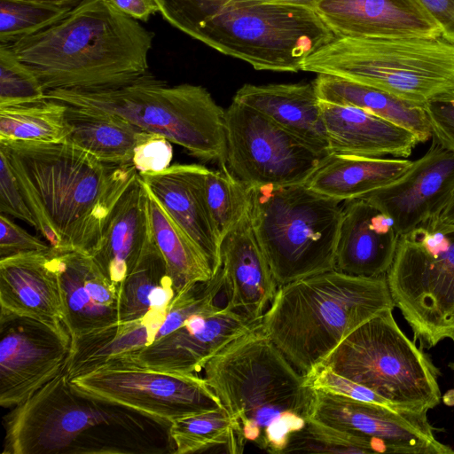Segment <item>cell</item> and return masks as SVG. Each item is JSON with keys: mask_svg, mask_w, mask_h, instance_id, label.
Wrapping results in <instances>:
<instances>
[{"mask_svg": "<svg viewBox=\"0 0 454 454\" xmlns=\"http://www.w3.org/2000/svg\"><path fill=\"white\" fill-rule=\"evenodd\" d=\"M37 231L57 249L89 252L122 194L139 176L70 143L0 141Z\"/></svg>", "mask_w": 454, "mask_h": 454, "instance_id": "obj_1", "label": "cell"}, {"mask_svg": "<svg viewBox=\"0 0 454 454\" xmlns=\"http://www.w3.org/2000/svg\"><path fill=\"white\" fill-rule=\"evenodd\" d=\"M154 34L109 0H83L48 27L8 44L48 90H97L148 73Z\"/></svg>", "mask_w": 454, "mask_h": 454, "instance_id": "obj_2", "label": "cell"}, {"mask_svg": "<svg viewBox=\"0 0 454 454\" xmlns=\"http://www.w3.org/2000/svg\"><path fill=\"white\" fill-rule=\"evenodd\" d=\"M3 454L174 453L169 426L74 391L62 370L4 419Z\"/></svg>", "mask_w": 454, "mask_h": 454, "instance_id": "obj_3", "label": "cell"}, {"mask_svg": "<svg viewBox=\"0 0 454 454\" xmlns=\"http://www.w3.org/2000/svg\"><path fill=\"white\" fill-rule=\"evenodd\" d=\"M174 27L256 70L298 72L336 36L313 9L260 0H156Z\"/></svg>", "mask_w": 454, "mask_h": 454, "instance_id": "obj_4", "label": "cell"}, {"mask_svg": "<svg viewBox=\"0 0 454 454\" xmlns=\"http://www.w3.org/2000/svg\"><path fill=\"white\" fill-rule=\"evenodd\" d=\"M204 371L246 442L283 454L290 436L305 426L314 390L260 325L219 351Z\"/></svg>", "mask_w": 454, "mask_h": 454, "instance_id": "obj_5", "label": "cell"}, {"mask_svg": "<svg viewBox=\"0 0 454 454\" xmlns=\"http://www.w3.org/2000/svg\"><path fill=\"white\" fill-rule=\"evenodd\" d=\"M394 307L386 276L332 270L279 286L260 328L306 375L357 327Z\"/></svg>", "mask_w": 454, "mask_h": 454, "instance_id": "obj_6", "label": "cell"}, {"mask_svg": "<svg viewBox=\"0 0 454 454\" xmlns=\"http://www.w3.org/2000/svg\"><path fill=\"white\" fill-rule=\"evenodd\" d=\"M67 106L114 114L141 130L163 136L204 161L226 163L225 110L200 85H168L149 72L97 90L46 91Z\"/></svg>", "mask_w": 454, "mask_h": 454, "instance_id": "obj_7", "label": "cell"}, {"mask_svg": "<svg viewBox=\"0 0 454 454\" xmlns=\"http://www.w3.org/2000/svg\"><path fill=\"white\" fill-rule=\"evenodd\" d=\"M343 201L304 184L248 187V215L278 286L334 270Z\"/></svg>", "mask_w": 454, "mask_h": 454, "instance_id": "obj_8", "label": "cell"}, {"mask_svg": "<svg viewBox=\"0 0 454 454\" xmlns=\"http://www.w3.org/2000/svg\"><path fill=\"white\" fill-rule=\"evenodd\" d=\"M301 71L346 78L424 106L454 93V43L438 38H336Z\"/></svg>", "mask_w": 454, "mask_h": 454, "instance_id": "obj_9", "label": "cell"}, {"mask_svg": "<svg viewBox=\"0 0 454 454\" xmlns=\"http://www.w3.org/2000/svg\"><path fill=\"white\" fill-rule=\"evenodd\" d=\"M393 309L348 335L320 364L401 411L427 412L441 400L438 370L398 326Z\"/></svg>", "mask_w": 454, "mask_h": 454, "instance_id": "obj_10", "label": "cell"}, {"mask_svg": "<svg viewBox=\"0 0 454 454\" xmlns=\"http://www.w3.org/2000/svg\"><path fill=\"white\" fill-rule=\"evenodd\" d=\"M386 278L395 307L422 346L454 341V224L434 218L401 235Z\"/></svg>", "mask_w": 454, "mask_h": 454, "instance_id": "obj_11", "label": "cell"}, {"mask_svg": "<svg viewBox=\"0 0 454 454\" xmlns=\"http://www.w3.org/2000/svg\"><path fill=\"white\" fill-rule=\"evenodd\" d=\"M74 391L120 405L170 426L176 419L223 407L205 378L114 358L70 380Z\"/></svg>", "mask_w": 454, "mask_h": 454, "instance_id": "obj_12", "label": "cell"}, {"mask_svg": "<svg viewBox=\"0 0 454 454\" xmlns=\"http://www.w3.org/2000/svg\"><path fill=\"white\" fill-rule=\"evenodd\" d=\"M225 126L227 167L248 187L304 184L327 157L235 99L225 110Z\"/></svg>", "mask_w": 454, "mask_h": 454, "instance_id": "obj_13", "label": "cell"}, {"mask_svg": "<svg viewBox=\"0 0 454 454\" xmlns=\"http://www.w3.org/2000/svg\"><path fill=\"white\" fill-rule=\"evenodd\" d=\"M309 418L350 434L376 441L387 453H454L435 437L427 412L401 411L314 390Z\"/></svg>", "mask_w": 454, "mask_h": 454, "instance_id": "obj_14", "label": "cell"}, {"mask_svg": "<svg viewBox=\"0 0 454 454\" xmlns=\"http://www.w3.org/2000/svg\"><path fill=\"white\" fill-rule=\"evenodd\" d=\"M70 341L37 320L0 313V404L15 407L54 379Z\"/></svg>", "mask_w": 454, "mask_h": 454, "instance_id": "obj_15", "label": "cell"}, {"mask_svg": "<svg viewBox=\"0 0 454 454\" xmlns=\"http://www.w3.org/2000/svg\"><path fill=\"white\" fill-rule=\"evenodd\" d=\"M261 321L224 306L215 313L194 315L169 334L118 358L168 372L197 373L228 344L258 327Z\"/></svg>", "mask_w": 454, "mask_h": 454, "instance_id": "obj_16", "label": "cell"}, {"mask_svg": "<svg viewBox=\"0 0 454 454\" xmlns=\"http://www.w3.org/2000/svg\"><path fill=\"white\" fill-rule=\"evenodd\" d=\"M454 190V153L434 139L400 178L365 199L386 214L399 236L438 217Z\"/></svg>", "mask_w": 454, "mask_h": 454, "instance_id": "obj_17", "label": "cell"}, {"mask_svg": "<svg viewBox=\"0 0 454 454\" xmlns=\"http://www.w3.org/2000/svg\"><path fill=\"white\" fill-rule=\"evenodd\" d=\"M51 254L71 340L119 323V290L92 256L82 250L53 247Z\"/></svg>", "mask_w": 454, "mask_h": 454, "instance_id": "obj_18", "label": "cell"}, {"mask_svg": "<svg viewBox=\"0 0 454 454\" xmlns=\"http://www.w3.org/2000/svg\"><path fill=\"white\" fill-rule=\"evenodd\" d=\"M315 12L336 38H438L419 0H321Z\"/></svg>", "mask_w": 454, "mask_h": 454, "instance_id": "obj_19", "label": "cell"}, {"mask_svg": "<svg viewBox=\"0 0 454 454\" xmlns=\"http://www.w3.org/2000/svg\"><path fill=\"white\" fill-rule=\"evenodd\" d=\"M0 313L37 320L70 338L51 247L0 258Z\"/></svg>", "mask_w": 454, "mask_h": 454, "instance_id": "obj_20", "label": "cell"}, {"mask_svg": "<svg viewBox=\"0 0 454 454\" xmlns=\"http://www.w3.org/2000/svg\"><path fill=\"white\" fill-rule=\"evenodd\" d=\"M399 234L391 219L365 199L343 201L334 270L353 276H386Z\"/></svg>", "mask_w": 454, "mask_h": 454, "instance_id": "obj_21", "label": "cell"}, {"mask_svg": "<svg viewBox=\"0 0 454 454\" xmlns=\"http://www.w3.org/2000/svg\"><path fill=\"white\" fill-rule=\"evenodd\" d=\"M221 262L225 306L250 318L262 319L278 284L255 238L248 211L223 239Z\"/></svg>", "mask_w": 454, "mask_h": 454, "instance_id": "obj_22", "label": "cell"}, {"mask_svg": "<svg viewBox=\"0 0 454 454\" xmlns=\"http://www.w3.org/2000/svg\"><path fill=\"white\" fill-rule=\"evenodd\" d=\"M208 168L200 164H174L160 172L139 174L168 214L207 256L214 274L221 268V238L205 194Z\"/></svg>", "mask_w": 454, "mask_h": 454, "instance_id": "obj_23", "label": "cell"}, {"mask_svg": "<svg viewBox=\"0 0 454 454\" xmlns=\"http://www.w3.org/2000/svg\"><path fill=\"white\" fill-rule=\"evenodd\" d=\"M331 153L409 157L419 143L408 129L359 107L320 100Z\"/></svg>", "mask_w": 454, "mask_h": 454, "instance_id": "obj_24", "label": "cell"}, {"mask_svg": "<svg viewBox=\"0 0 454 454\" xmlns=\"http://www.w3.org/2000/svg\"><path fill=\"white\" fill-rule=\"evenodd\" d=\"M149 234L146 189L138 176L118 200L89 253L118 290Z\"/></svg>", "mask_w": 454, "mask_h": 454, "instance_id": "obj_25", "label": "cell"}, {"mask_svg": "<svg viewBox=\"0 0 454 454\" xmlns=\"http://www.w3.org/2000/svg\"><path fill=\"white\" fill-rule=\"evenodd\" d=\"M233 99L263 114L319 154H330L314 82L245 84Z\"/></svg>", "mask_w": 454, "mask_h": 454, "instance_id": "obj_26", "label": "cell"}, {"mask_svg": "<svg viewBox=\"0 0 454 454\" xmlns=\"http://www.w3.org/2000/svg\"><path fill=\"white\" fill-rule=\"evenodd\" d=\"M411 164L405 159L331 153L304 184L340 201L362 199L400 178Z\"/></svg>", "mask_w": 454, "mask_h": 454, "instance_id": "obj_27", "label": "cell"}, {"mask_svg": "<svg viewBox=\"0 0 454 454\" xmlns=\"http://www.w3.org/2000/svg\"><path fill=\"white\" fill-rule=\"evenodd\" d=\"M313 82L321 101L366 110L412 132L419 143L432 137L424 106L335 75L318 74Z\"/></svg>", "mask_w": 454, "mask_h": 454, "instance_id": "obj_28", "label": "cell"}, {"mask_svg": "<svg viewBox=\"0 0 454 454\" xmlns=\"http://www.w3.org/2000/svg\"><path fill=\"white\" fill-rule=\"evenodd\" d=\"M166 262L149 234L140 257L119 288V322L166 317L176 296Z\"/></svg>", "mask_w": 454, "mask_h": 454, "instance_id": "obj_29", "label": "cell"}, {"mask_svg": "<svg viewBox=\"0 0 454 454\" xmlns=\"http://www.w3.org/2000/svg\"><path fill=\"white\" fill-rule=\"evenodd\" d=\"M67 121L65 142L110 165L131 164L134 150L146 133L114 114L67 105Z\"/></svg>", "mask_w": 454, "mask_h": 454, "instance_id": "obj_30", "label": "cell"}, {"mask_svg": "<svg viewBox=\"0 0 454 454\" xmlns=\"http://www.w3.org/2000/svg\"><path fill=\"white\" fill-rule=\"evenodd\" d=\"M145 186L150 231L176 294L191 284L211 279L214 271L206 254Z\"/></svg>", "mask_w": 454, "mask_h": 454, "instance_id": "obj_31", "label": "cell"}, {"mask_svg": "<svg viewBox=\"0 0 454 454\" xmlns=\"http://www.w3.org/2000/svg\"><path fill=\"white\" fill-rule=\"evenodd\" d=\"M169 436L174 454H240L247 443L239 422L223 406L175 420Z\"/></svg>", "mask_w": 454, "mask_h": 454, "instance_id": "obj_32", "label": "cell"}, {"mask_svg": "<svg viewBox=\"0 0 454 454\" xmlns=\"http://www.w3.org/2000/svg\"><path fill=\"white\" fill-rule=\"evenodd\" d=\"M67 135L66 104L45 98L0 106V141L61 143Z\"/></svg>", "mask_w": 454, "mask_h": 454, "instance_id": "obj_33", "label": "cell"}, {"mask_svg": "<svg viewBox=\"0 0 454 454\" xmlns=\"http://www.w3.org/2000/svg\"><path fill=\"white\" fill-rule=\"evenodd\" d=\"M207 170L205 176L207 204L221 240L246 215L248 186L235 177L227 164Z\"/></svg>", "mask_w": 454, "mask_h": 454, "instance_id": "obj_34", "label": "cell"}, {"mask_svg": "<svg viewBox=\"0 0 454 454\" xmlns=\"http://www.w3.org/2000/svg\"><path fill=\"white\" fill-rule=\"evenodd\" d=\"M369 454L387 453L380 442L336 429L308 419L289 438L283 452Z\"/></svg>", "mask_w": 454, "mask_h": 454, "instance_id": "obj_35", "label": "cell"}, {"mask_svg": "<svg viewBox=\"0 0 454 454\" xmlns=\"http://www.w3.org/2000/svg\"><path fill=\"white\" fill-rule=\"evenodd\" d=\"M71 10L18 0H0V44H12L65 17Z\"/></svg>", "mask_w": 454, "mask_h": 454, "instance_id": "obj_36", "label": "cell"}, {"mask_svg": "<svg viewBox=\"0 0 454 454\" xmlns=\"http://www.w3.org/2000/svg\"><path fill=\"white\" fill-rule=\"evenodd\" d=\"M45 94L35 73L8 44H0V106L42 100Z\"/></svg>", "mask_w": 454, "mask_h": 454, "instance_id": "obj_37", "label": "cell"}, {"mask_svg": "<svg viewBox=\"0 0 454 454\" xmlns=\"http://www.w3.org/2000/svg\"><path fill=\"white\" fill-rule=\"evenodd\" d=\"M303 376L304 384L313 390H321L355 400L383 404L396 409L385 398L371 389L340 375L327 365L318 364Z\"/></svg>", "mask_w": 454, "mask_h": 454, "instance_id": "obj_38", "label": "cell"}, {"mask_svg": "<svg viewBox=\"0 0 454 454\" xmlns=\"http://www.w3.org/2000/svg\"><path fill=\"white\" fill-rule=\"evenodd\" d=\"M0 212L20 219L37 231L36 220L30 210L20 182L6 155L0 149Z\"/></svg>", "mask_w": 454, "mask_h": 454, "instance_id": "obj_39", "label": "cell"}, {"mask_svg": "<svg viewBox=\"0 0 454 454\" xmlns=\"http://www.w3.org/2000/svg\"><path fill=\"white\" fill-rule=\"evenodd\" d=\"M172 159L171 142L163 136L146 132L134 150L131 164L138 174L160 172L170 166Z\"/></svg>", "mask_w": 454, "mask_h": 454, "instance_id": "obj_40", "label": "cell"}, {"mask_svg": "<svg viewBox=\"0 0 454 454\" xmlns=\"http://www.w3.org/2000/svg\"><path fill=\"white\" fill-rule=\"evenodd\" d=\"M424 110L433 139L454 153V93L429 100Z\"/></svg>", "mask_w": 454, "mask_h": 454, "instance_id": "obj_41", "label": "cell"}, {"mask_svg": "<svg viewBox=\"0 0 454 454\" xmlns=\"http://www.w3.org/2000/svg\"><path fill=\"white\" fill-rule=\"evenodd\" d=\"M0 258L48 251L51 247L12 221L0 215Z\"/></svg>", "mask_w": 454, "mask_h": 454, "instance_id": "obj_42", "label": "cell"}, {"mask_svg": "<svg viewBox=\"0 0 454 454\" xmlns=\"http://www.w3.org/2000/svg\"><path fill=\"white\" fill-rule=\"evenodd\" d=\"M442 29V37L454 43V0H419Z\"/></svg>", "mask_w": 454, "mask_h": 454, "instance_id": "obj_43", "label": "cell"}, {"mask_svg": "<svg viewBox=\"0 0 454 454\" xmlns=\"http://www.w3.org/2000/svg\"><path fill=\"white\" fill-rule=\"evenodd\" d=\"M116 8L129 17L146 21L160 7L156 0H109Z\"/></svg>", "mask_w": 454, "mask_h": 454, "instance_id": "obj_44", "label": "cell"}, {"mask_svg": "<svg viewBox=\"0 0 454 454\" xmlns=\"http://www.w3.org/2000/svg\"><path fill=\"white\" fill-rule=\"evenodd\" d=\"M27 3L54 6L59 8L74 9L79 5L83 0H18Z\"/></svg>", "mask_w": 454, "mask_h": 454, "instance_id": "obj_45", "label": "cell"}, {"mask_svg": "<svg viewBox=\"0 0 454 454\" xmlns=\"http://www.w3.org/2000/svg\"><path fill=\"white\" fill-rule=\"evenodd\" d=\"M436 219L443 224H454V190L445 207Z\"/></svg>", "mask_w": 454, "mask_h": 454, "instance_id": "obj_46", "label": "cell"}, {"mask_svg": "<svg viewBox=\"0 0 454 454\" xmlns=\"http://www.w3.org/2000/svg\"><path fill=\"white\" fill-rule=\"evenodd\" d=\"M265 3L297 5L313 9L321 0H260Z\"/></svg>", "mask_w": 454, "mask_h": 454, "instance_id": "obj_47", "label": "cell"}]
</instances>
